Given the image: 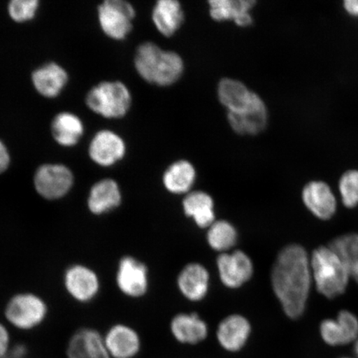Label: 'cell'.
<instances>
[{"label": "cell", "instance_id": "1", "mask_svg": "<svg viewBox=\"0 0 358 358\" xmlns=\"http://www.w3.org/2000/svg\"><path fill=\"white\" fill-rule=\"evenodd\" d=\"M273 290L290 319L301 317L306 310L311 285L310 262L299 245L282 249L271 272Z\"/></svg>", "mask_w": 358, "mask_h": 358}, {"label": "cell", "instance_id": "2", "mask_svg": "<svg viewBox=\"0 0 358 358\" xmlns=\"http://www.w3.org/2000/svg\"><path fill=\"white\" fill-rule=\"evenodd\" d=\"M136 73L145 82L167 87L177 83L185 71V64L178 52L164 50L153 42L138 45L134 56Z\"/></svg>", "mask_w": 358, "mask_h": 358}, {"label": "cell", "instance_id": "3", "mask_svg": "<svg viewBox=\"0 0 358 358\" xmlns=\"http://www.w3.org/2000/svg\"><path fill=\"white\" fill-rule=\"evenodd\" d=\"M311 267L317 291L334 299L345 292L349 275L341 259L332 249L321 246L313 253Z\"/></svg>", "mask_w": 358, "mask_h": 358}, {"label": "cell", "instance_id": "4", "mask_svg": "<svg viewBox=\"0 0 358 358\" xmlns=\"http://www.w3.org/2000/svg\"><path fill=\"white\" fill-rule=\"evenodd\" d=\"M133 97L129 87L120 80H105L87 93L88 108L106 119H122L129 113Z\"/></svg>", "mask_w": 358, "mask_h": 358}, {"label": "cell", "instance_id": "5", "mask_svg": "<svg viewBox=\"0 0 358 358\" xmlns=\"http://www.w3.org/2000/svg\"><path fill=\"white\" fill-rule=\"evenodd\" d=\"M48 315L46 301L34 293L13 295L8 301L4 315L8 323L20 330H31L41 325Z\"/></svg>", "mask_w": 358, "mask_h": 358}, {"label": "cell", "instance_id": "6", "mask_svg": "<svg viewBox=\"0 0 358 358\" xmlns=\"http://www.w3.org/2000/svg\"><path fill=\"white\" fill-rule=\"evenodd\" d=\"M98 22L107 37L122 41L134 29L136 8L125 0H106L97 7Z\"/></svg>", "mask_w": 358, "mask_h": 358}, {"label": "cell", "instance_id": "7", "mask_svg": "<svg viewBox=\"0 0 358 358\" xmlns=\"http://www.w3.org/2000/svg\"><path fill=\"white\" fill-rule=\"evenodd\" d=\"M74 180L73 171L66 165L46 164L36 170L34 185L36 192L43 199L55 201L69 194Z\"/></svg>", "mask_w": 358, "mask_h": 358}, {"label": "cell", "instance_id": "8", "mask_svg": "<svg viewBox=\"0 0 358 358\" xmlns=\"http://www.w3.org/2000/svg\"><path fill=\"white\" fill-rule=\"evenodd\" d=\"M115 282L125 296L131 299L144 297L150 287L149 268L140 259L127 255L119 261Z\"/></svg>", "mask_w": 358, "mask_h": 358}, {"label": "cell", "instance_id": "9", "mask_svg": "<svg viewBox=\"0 0 358 358\" xmlns=\"http://www.w3.org/2000/svg\"><path fill=\"white\" fill-rule=\"evenodd\" d=\"M216 267L222 284L229 289L243 287L254 274L252 259L241 250L218 254Z\"/></svg>", "mask_w": 358, "mask_h": 358}, {"label": "cell", "instance_id": "10", "mask_svg": "<svg viewBox=\"0 0 358 358\" xmlns=\"http://www.w3.org/2000/svg\"><path fill=\"white\" fill-rule=\"evenodd\" d=\"M64 285L71 299L80 303L95 299L101 290V280L92 268L83 264H74L66 268Z\"/></svg>", "mask_w": 358, "mask_h": 358}, {"label": "cell", "instance_id": "11", "mask_svg": "<svg viewBox=\"0 0 358 358\" xmlns=\"http://www.w3.org/2000/svg\"><path fill=\"white\" fill-rule=\"evenodd\" d=\"M127 153V145L119 134L102 129L98 131L90 142L88 154L90 158L101 167L109 168L124 159Z\"/></svg>", "mask_w": 358, "mask_h": 358}, {"label": "cell", "instance_id": "12", "mask_svg": "<svg viewBox=\"0 0 358 358\" xmlns=\"http://www.w3.org/2000/svg\"><path fill=\"white\" fill-rule=\"evenodd\" d=\"M252 332V324L248 317L240 313H231L218 324L216 339L224 351L236 353L246 346Z\"/></svg>", "mask_w": 358, "mask_h": 358}, {"label": "cell", "instance_id": "13", "mask_svg": "<svg viewBox=\"0 0 358 358\" xmlns=\"http://www.w3.org/2000/svg\"><path fill=\"white\" fill-rule=\"evenodd\" d=\"M217 94L219 102L227 113L239 114L252 108L262 97L250 90L239 80L224 78L218 83Z\"/></svg>", "mask_w": 358, "mask_h": 358}, {"label": "cell", "instance_id": "14", "mask_svg": "<svg viewBox=\"0 0 358 358\" xmlns=\"http://www.w3.org/2000/svg\"><path fill=\"white\" fill-rule=\"evenodd\" d=\"M211 285L208 268L199 262H190L182 268L177 277V287L182 296L198 303L207 298Z\"/></svg>", "mask_w": 358, "mask_h": 358}, {"label": "cell", "instance_id": "15", "mask_svg": "<svg viewBox=\"0 0 358 358\" xmlns=\"http://www.w3.org/2000/svg\"><path fill=\"white\" fill-rule=\"evenodd\" d=\"M122 200V191L119 183L113 178H103L94 183L90 189L87 209L94 216H103L120 208Z\"/></svg>", "mask_w": 358, "mask_h": 358}, {"label": "cell", "instance_id": "16", "mask_svg": "<svg viewBox=\"0 0 358 358\" xmlns=\"http://www.w3.org/2000/svg\"><path fill=\"white\" fill-rule=\"evenodd\" d=\"M170 333L178 343L198 345L208 338L209 327L199 313H178L169 324Z\"/></svg>", "mask_w": 358, "mask_h": 358}, {"label": "cell", "instance_id": "17", "mask_svg": "<svg viewBox=\"0 0 358 358\" xmlns=\"http://www.w3.org/2000/svg\"><path fill=\"white\" fill-rule=\"evenodd\" d=\"M104 341L111 358H134L141 351V336L128 324L111 326L104 336Z\"/></svg>", "mask_w": 358, "mask_h": 358}, {"label": "cell", "instance_id": "18", "mask_svg": "<svg viewBox=\"0 0 358 358\" xmlns=\"http://www.w3.org/2000/svg\"><path fill=\"white\" fill-rule=\"evenodd\" d=\"M256 4L255 0H210L208 2L209 15L213 20L234 22L240 28H248L253 24L252 11Z\"/></svg>", "mask_w": 358, "mask_h": 358}, {"label": "cell", "instance_id": "19", "mask_svg": "<svg viewBox=\"0 0 358 358\" xmlns=\"http://www.w3.org/2000/svg\"><path fill=\"white\" fill-rule=\"evenodd\" d=\"M320 334L329 346H341L358 338V320L353 313L343 310L337 320H325L320 325Z\"/></svg>", "mask_w": 358, "mask_h": 358}, {"label": "cell", "instance_id": "20", "mask_svg": "<svg viewBox=\"0 0 358 358\" xmlns=\"http://www.w3.org/2000/svg\"><path fill=\"white\" fill-rule=\"evenodd\" d=\"M66 353L69 358H111L104 337L92 328L76 331L67 345Z\"/></svg>", "mask_w": 358, "mask_h": 358}, {"label": "cell", "instance_id": "21", "mask_svg": "<svg viewBox=\"0 0 358 358\" xmlns=\"http://www.w3.org/2000/svg\"><path fill=\"white\" fill-rule=\"evenodd\" d=\"M182 209L200 229L207 230L217 220L213 196L203 190H192L183 196Z\"/></svg>", "mask_w": 358, "mask_h": 358}, {"label": "cell", "instance_id": "22", "mask_svg": "<svg viewBox=\"0 0 358 358\" xmlns=\"http://www.w3.org/2000/svg\"><path fill=\"white\" fill-rule=\"evenodd\" d=\"M151 19L161 35L171 38L185 24V13L178 0H159L152 8Z\"/></svg>", "mask_w": 358, "mask_h": 358}, {"label": "cell", "instance_id": "23", "mask_svg": "<svg viewBox=\"0 0 358 358\" xmlns=\"http://www.w3.org/2000/svg\"><path fill=\"white\" fill-rule=\"evenodd\" d=\"M198 177L196 169L190 161L178 159L169 164L162 176L164 189L173 195L185 196L192 191Z\"/></svg>", "mask_w": 358, "mask_h": 358}, {"label": "cell", "instance_id": "24", "mask_svg": "<svg viewBox=\"0 0 358 358\" xmlns=\"http://www.w3.org/2000/svg\"><path fill=\"white\" fill-rule=\"evenodd\" d=\"M302 198L304 204L322 220L332 217L337 208L335 196L327 183L313 181L303 187Z\"/></svg>", "mask_w": 358, "mask_h": 358}, {"label": "cell", "instance_id": "25", "mask_svg": "<svg viewBox=\"0 0 358 358\" xmlns=\"http://www.w3.org/2000/svg\"><path fill=\"white\" fill-rule=\"evenodd\" d=\"M69 80L66 71L56 62H48L32 73V82L37 92L45 97H56L62 91Z\"/></svg>", "mask_w": 358, "mask_h": 358}, {"label": "cell", "instance_id": "26", "mask_svg": "<svg viewBox=\"0 0 358 358\" xmlns=\"http://www.w3.org/2000/svg\"><path fill=\"white\" fill-rule=\"evenodd\" d=\"M228 124L240 136H257L266 129L268 110L264 101L239 114L227 113Z\"/></svg>", "mask_w": 358, "mask_h": 358}, {"label": "cell", "instance_id": "27", "mask_svg": "<svg viewBox=\"0 0 358 358\" xmlns=\"http://www.w3.org/2000/svg\"><path fill=\"white\" fill-rule=\"evenodd\" d=\"M51 131L58 145L71 147L77 145L83 137L84 124L78 115L71 112H61L53 118Z\"/></svg>", "mask_w": 358, "mask_h": 358}, {"label": "cell", "instance_id": "28", "mask_svg": "<svg viewBox=\"0 0 358 358\" xmlns=\"http://www.w3.org/2000/svg\"><path fill=\"white\" fill-rule=\"evenodd\" d=\"M206 240L210 248L218 254L231 252L238 241V231L231 222L220 219L207 229Z\"/></svg>", "mask_w": 358, "mask_h": 358}, {"label": "cell", "instance_id": "29", "mask_svg": "<svg viewBox=\"0 0 358 358\" xmlns=\"http://www.w3.org/2000/svg\"><path fill=\"white\" fill-rule=\"evenodd\" d=\"M329 248L338 255L349 276L358 284V234H347L332 241Z\"/></svg>", "mask_w": 358, "mask_h": 358}, {"label": "cell", "instance_id": "30", "mask_svg": "<svg viewBox=\"0 0 358 358\" xmlns=\"http://www.w3.org/2000/svg\"><path fill=\"white\" fill-rule=\"evenodd\" d=\"M339 190L343 203L348 208H355L358 204V171L351 170L343 174L339 181Z\"/></svg>", "mask_w": 358, "mask_h": 358}, {"label": "cell", "instance_id": "31", "mask_svg": "<svg viewBox=\"0 0 358 358\" xmlns=\"http://www.w3.org/2000/svg\"><path fill=\"white\" fill-rule=\"evenodd\" d=\"M38 6V0H12L8 4V15L17 22L29 21L34 19Z\"/></svg>", "mask_w": 358, "mask_h": 358}, {"label": "cell", "instance_id": "32", "mask_svg": "<svg viewBox=\"0 0 358 358\" xmlns=\"http://www.w3.org/2000/svg\"><path fill=\"white\" fill-rule=\"evenodd\" d=\"M10 334L6 326L0 323V358L6 355L10 347Z\"/></svg>", "mask_w": 358, "mask_h": 358}, {"label": "cell", "instance_id": "33", "mask_svg": "<svg viewBox=\"0 0 358 358\" xmlns=\"http://www.w3.org/2000/svg\"><path fill=\"white\" fill-rule=\"evenodd\" d=\"M10 155L7 147L0 141V174L6 171L10 164Z\"/></svg>", "mask_w": 358, "mask_h": 358}, {"label": "cell", "instance_id": "34", "mask_svg": "<svg viewBox=\"0 0 358 358\" xmlns=\"http://www.w3.org/2000/svg\"><path fill=\"white\" fill-rule=\"evenodd\" d=\"M344 8L349 15L358 17V0H347L344 2Z\"/></svg>", "mask_w": 358, "mask_h": 358}, {"label": "cell", "instance_id": "35", "mask_svg": "<svg viewBox=\"0 0 358 358\" xmlns=\"http://www.w3.org/2000/svg\"><path fill=\"white\" fill-rule=\"evenodd\" d=\"M26 353V348L22 345L17 346L15 348V351L13 352V355H15V357H22Z\"/></svg>", "mask_w": 358, "mask_h": 358}, {"label": "cell", "instance_id": "36", "mask_svg": "<svg viewBox=\"0 0 358 358\" xmlns=\"http://www.w3.org/2000/svg\"><path fill=\"white\" fill-rule=\"evenodd\" d=\"M355 351L356 355L357 356V358H358V338L356 339Z\"/></svg>", "mask_w": 358, "mask_h": 358}, {"label": "cell", "instance_id": "37", "mask_svg": "<svg viewBox=\"0 0 358 358\" xmlns=\"http://www.w3.org/2000/svg\"><path fill=\"white\" fill-rule=\"evenodd\" d=\"M341 358H351V357H341Z\"/></svg>", "mask_w": 358, "mask_h": 358}]
</instances>
